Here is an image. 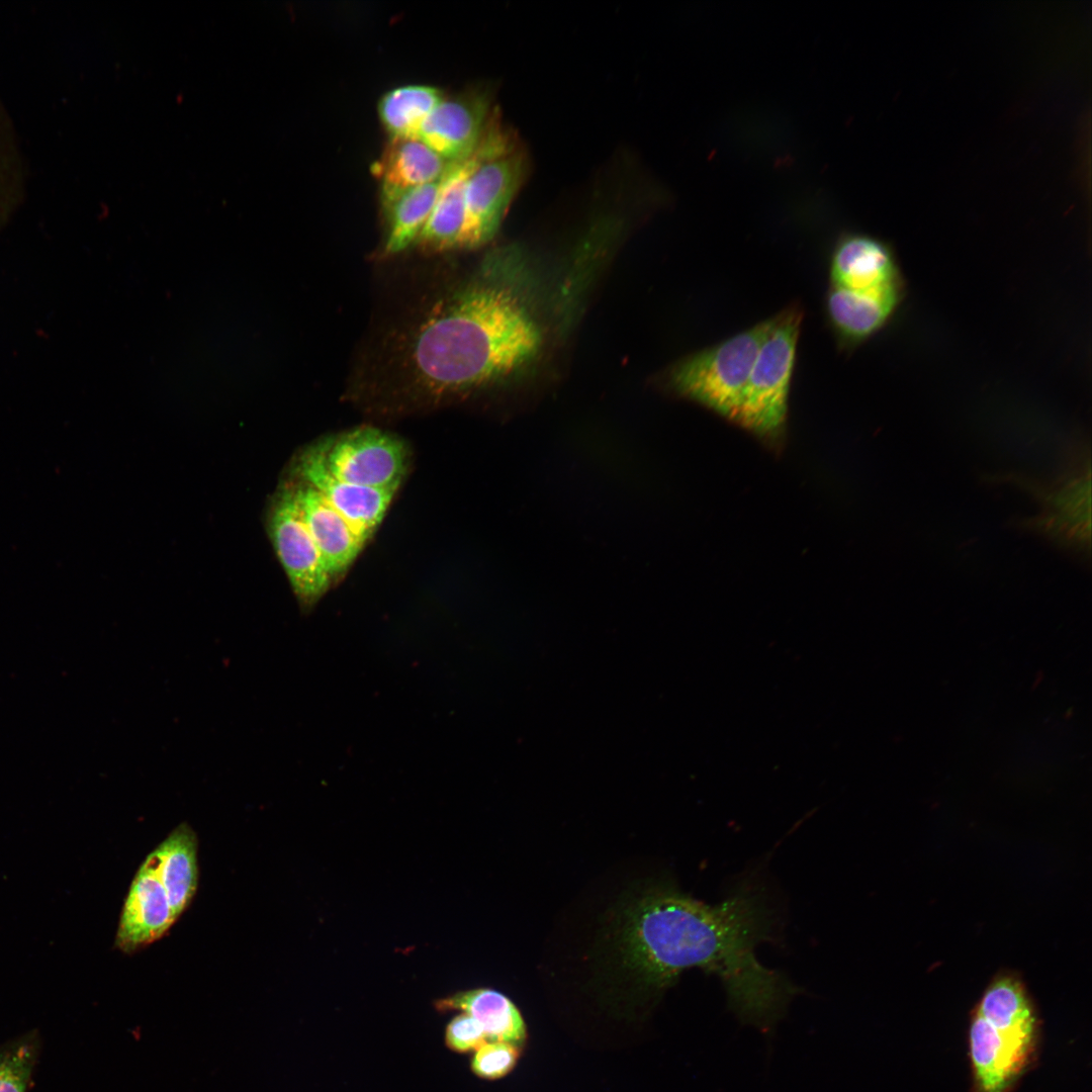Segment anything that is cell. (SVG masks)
Here are the masks:
<instances>
[{"label": "cell", "instance_id": "obj_1", "mask_svg": "<svg viewBox=\"0 0 1092 1092\" xmlns=\"http://www.w3.org/2000/svg\"><path fill=\"white\" fill-rule=\"evenodd\" d=\"M777 922L767 890L752 877L714 905L672 886L660 887L627 908L620 961L633 979L653 991L671 986L688 969L713 974L733 1011L768 1029L802 991L756 957L757 945L775 938Z\"/></svg>", "mask_w": 1092, "mask_h": 1092}, {"label": "cell", "instance_id": "obj_2", "mask_svg": "<svg viewBox=\"0 0 1092 1092\" xmlns=\"http://www.w3.org/2000/svg\"><path fill=\"white\" fill-rule=\"evenodd\" d=\"M512 254L486 257L422 324L411 348L416 380L435 393L502 380L539 355L543 331Z\"/></svg>", "mask_w": 1092, "mask_h": 1092}, {"label": "cell", "instance_id": "obj_3", "mask_svg": "<svg viewBox=\"0 0 1092 1092\" xmlns=\"http://www.w3.org/2000/svg\"><path fill=\"white\" fill-rule=\"evenodd\" d=\"M803 309L792 303L772 316L755 357L733 422L751 433L776 440L785 431Z\"/></svg>", "mask_w": 1092, "mask_h": 1092}, {"label": "cell", "instance_id": "obj_4", "mask_svg": "<svg viewBox=\"0 0 1092 1092\" xmlns=\"http://www.w3.org/2000/svg\"><path fill=\"white\" fill-rule=\"evenodd\" d=\"M772 316L674 364L667 380L679 395L733 421Z\"/></svg>", "mask_w": 1092, "mask_h": 1092}, {"label": "cell", "instance_id": "obj_5", "mask_svg": "<svg viewBox=\"0 0 1092 1092\" xmlns=\"http://www.w3.org/2000/svg\"><path fill=\"white\" fill-rule=\"evenodd\" d=\"M1039 1017H988L973 1009L969 1025L972 1092H1012L1034 1066Z\"/></svg>", "mask_w": 1092, "mask_h": 1092}, {"label": "cell", "instance_id": "obj_6", "mask_svg": "<svg viewBox=\"0 0 1092 1092\" xmlns=\"http://www.w3.org/2000/svg\"><path fill=\"white\" fill-rule=\"evenodd\" d=\"M527 172L526 154L518 145L476 167L465 189L459 251L479 248L495 236Z\"/></svg>", "mask_w": 1092, "mask_h": 1092}, {"label": "cell", "instance_id": "obj_7", "mask_svg": "<svg viewBox=\"0 0 1092 1092\" xmlns=\"http://www.w3.org/2000/svg\"><path fill=\"white\" fill-rule=\"evenodd\" d=\"M318 447L328 469L353 484L396 491L405 473L403 443L376 428L355 429Z\"/></svg>", "mask_w": 1092, "mask_h": 1092}, {"label": "cell", "instance_id": "obj_8", "mask_svg": "<svg viewBox=\"0 0 1092 1092\" xmlns=\"http://www.w3.org/2000/svg\"><path fill=\"white\" fill-rule=\"evenodd\" d=\"M269 535L301 608H311L333 580L304 522L294 489L279 492L269 515Z\"/></svg>", "mask_w": 1092, "mask_h": 1092}, {"label": "cell", "instance_id": "obj_9", "mask_svg": "<svg viewBox=\"0 0 1092 1092\" xmlns=\"http://www.w3.org/2000/svg\"><path fill=\"white\" fill-rule=\"evenodd\" d=\"M517 145L498 121L492 123L476 152L469 158L451 162L442 177L432 211L414 247L427 252L459 251L464 222L467 181L484 160Z\"/></svg>", "mask_w": 1092, "mask_h": 1092}, {"label": "cell", "instance_id": "obj_10", "mask_svg": "<svg viewBox=\"0 0 1092 1092\" xmlns=\"http://www.w3.org/2000/svg\"><path fill=\"white\" fill-rule=\"evenodd\" d=\"M495 120L491 97L473 90L444 97L421 125L417 138L448 162L473 155Z\"/></svg>", "mask_w": 1092, "mask_h": 1092}, {"label": "cell", "instance_id": "obj_11", "mask_svg": "<svg viewBox=\"0 0 1092 1092\" xmlns=\"http://www.w3.org/2000/svg\"><path fill=\"white\" fill-rule=\"evenodd\" d=\"M296 470L302 482L315 489L354 529L365 543L383 520L395 494L347 482L327 467L318 445L303 451Z\"/></svg>", "mask_w": 1092, "mask_h": 1092}, {"label": "cell", "instance_id": "obj_12", "mask_svg": "<svg viewBox=\"0 0 1092 1092\" xmlns=\"http://www.w3.org/2000/svg\"><path fill=\"white\" fill-rule=\"evenodd\" d=\"M165 889L146 858L125 897L114 945L131 953L161 938L175 923Z\"/></svg>", "mask_w": 1092, "mask_h": 1092}, {"label": "cell", "instance_id": "obj_13", "mask_svg": "<svg viewBox=\"0 0 1092 1092\" xmlns=\"http://www.w3.org/2000/svg\"><path fill=\"white\" fill-rule=\"evenodd\" d=\"M829 271L832 286L850 290H876L902 283L889 245L866 234L847 233L839 238Z\"/></svg>", "mask_w": 1092, "mask_h": 1092}, {"label": "cell", "instance_id": "obj_14", "mask_svg": "<svg viewBox=\"0 0 1092 1092\" xmlns=\"http://www.w3.org/2000/svg\"><path fill=\"white\" fill-rule=\"evenodd\" d=\"M903 297V283L876 290H850L830 285L826 313L842 345L855 346L879 332Z\"/></svg>", "mask_w": 1092, "mask_h": 1092}, {"label": "cell", "instance_id": "obj_15", "mask_svg": "<svg viewBox=\"0 0 1092 1092\" xmlns=\"http://www.w3.org/2000/svg\"><path fill=\"white\" fill-rule=\"evenodd\" d=\"M450 164L418 138H390L372 166L380 181L381 204H387L406 190L442 178Z\"/></svg>", "mask_w": 1092, "mask_h": 1092}, {"label": "cell", "instance_id": "obj_16", "mask_svg": "<svg viewBox=\"0 0 1092 1092\" xmlns=\"http://www.w3.org/2000/svg\"><path fill=\"white\" fill-rule=\"evenodd\" d=\"M293 489L304 522L334 578L352 564L365 543L311 486L302 482Z\"/></svg>", "mask_w": 1092, "mask_h": 1092}, {"label": "cell", "instance_id": "obj_17", "mask_svg": "<svg viewBox=\"0 0 1092 1092\" xmlns=\"http://www.w3.org/2000/svg\"><path fill=\"white\" fill-rule=\"evenodd\" d=\"M198 840L187 823L176 826L146 857L167 894L176 919L184 912L198 885Z\"/></svg>", "mask_w": 1092, "mask_h": 1092}, {"label": "cell", "instance_id": "obj_18", "mask_svg": "<svg viewBox=\"0 0 1092 1092\" xmlns=\"http://www.w3.org/2000/svg\"><path fill=\"white\" fill-rule=\"evenodd\" d=\"M439 1011H462L475 1018L487 1039L523 1046L527 1026L515 1003L503 993L490 988H475L454 993L436 1001Z\"/></svg>", "mask_w": 1092, "mask_h": 1092}, {"label": "cell", "instance_id": "obj_19", "mask_svg": "<svg viewBox=\"0 0 1092 1092\" xmlns=\"http://www.w3.org/2000/svg\"><path fill=\"white\" fill-rule=\"evenodd\" d=\"M441 181L442 178L406 190L382 205L386 226L384 255H395L415 246L432 211Z\"/></svg>", "mask_w": 1092, "mask_h": 1092}, {"label": "cell", "instance_id": "obj_20", "mask_svg": "<svg viewBox=\"0 0 1092 1092\" xmlns=\"http://www.w3.org/2000/svg\"><path fill=\"white\" fill-rule=\"evenodd\" d=\"M443 98L442 91L430 85L396 87L379 100V118L391 138H417L421 125Z\"/></svg>", "mask_w": 1092, "mask_h": 1092}, {"label": "cell", "instance_id": "obj_21", "mask_svg": "<svg viewBox=\"0 0 1092 1092\" xmlns=\"http://www.w3.org/2000/svg\"><path fill=\"white\" fill-rule=\"evenodd\" d=\"M36 1055V1037L31 1034L0 1049V1092H27Z\"/></svg>", "mask_w": 1092, "mask_h": 1092}, {"label": "cell", "instance_id": "obj_22", "mask_svg": "<svg viewBox=\"0 0 1092 1092\" xmlns=\"http://www.w3.org/2000/svg\"><path fill=\"white\" fill-rule=\"evenodd\" d=\"M522 1048L506 1041L484 1042L474 1051L470 1067L472 1072L485 1080H497L516 1067Z\"/></svg>", "mask_w": 1092, "mask_h": 1092}, {"label": "cell", "instance_id": "obj_23", "mask_svg": "<svg viewBox=\"0 0 1092 1092\" xmlns=\"http://www.w3.org/2000/svg\"><path fill=\"white\" fill-rule=\"evenodd\" d=\"M486 1040L481 1024L465 1012L454 1016L445 1029V1043L456 1053L474 1052Z\"/></svg>", "mask_w": 1092, "mask_h": 1092}]
</instances>
